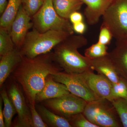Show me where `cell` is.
<instances>
[{
  "mask_svg": "<svg viewBox=\"0 0 127 127\" xmlns=\"http://www.w3.org/2000/svg\"><path fill=\"white\" fill-rule=\"evenodd\" d=\"M63 70L51 52L33 58L22 56L12 75L14 81L21 87L29 103L36 105V96L43 88L48 76Z\"/></svg>",
  "mask_w": 127,
  "mask_h": 127,
  "instance_id": "obj_1",
  "label": "cell"
},
{
  "mask_svg": "<svg viewBox=\"0 0 127 127\" xmlns=\"http://www.w3.org/2000/svg\"><path fill=\"white\" fill-rule=\"evenodd\" d=\"M87 43V40L83 36L72 34L54 48V58L64 71L79 74L93 71L89 58L81 55L78 51Z\"/></svg>",
  "mask_w": 127,
  "mask_h": 127,
  "instance_id": "obj_2",
  "label": "cell"
},
{
  "mask_svg": "<svg viewBox=\"0 0 127 127\" xmlns=\"http://www.w3.org/2000/svg\"><path fill=\"white\" fill-rule=\"evenodd\" d=\"M71 34L66 32L50 30L41 32L33 28L28 32L19 50L22 56L33 58L51 52Z\"/></svg>",
  "mask_w": 127,
  "mask_h": 127,
  "instance_id": "obj_3",
  "label": "cell"
},
{
  "mask_svg": "<svg viewBox=\"0 0 127 127\" xmlns=\"http://www.w3.org/2000/svg\"><path fill=\"white\" fill-rule=\"evenodd\" d=\"M32 18L34 29L40 32L54 30L66 32L71 35L74 33L70 20L62 17L55 10L53 0H45Z\"/></svg>",
  "mask_w": 127,
  "mask_h": 127,
  "instance_id": "obj_4",
  "label": "cell"
},
{
  "mask_svg": "<svg viewBox=\"0 0 127 127\" xmlns=\"http://www.w3.org/2000/svg\"><path fill=\"white\" fill-rule=\"evenodd\" d=\"M102 17L117 41L127 40V0H114Z\"/></svg>",
  "mask_w": 127,
  "mask_h": 127,
  "instance_id": "obj_5",
  "label": "cell"
},
{
  "mask_svg": "<svg viewBox=\"0 0 127 127\" xmlns=\"http://www.w3.org/2000/svg\"><path fill=\"white\" fill-rule=\"evenodd\" d=\"M116 112L109 101L100 99L88 102L82 113L98 127H120Z\"/></svg>",
  "mask_w": 127,
  "mask_h": 127,
  "instance_id": "obj_6",
  "label": "cell"
},
{
  "mask_svg": "<svg viewBox=\"0 0 127 127\" xmlns=\"http://www.w3.org/2000/svg\"><path fill=\"white\" fill-rule=\"evenodd\" d=\"M42 102L48 109L66 119L72 115L83 112L88 103L82 98L71 93Z\"/></svg>",
  "mask_w": 127,
  "mask_h": 127,
  "instance_id": "obj_7",
  "label": "cell"
},
{
  "mask_svg": "<svg viewBox=\"0 0 127 127\" xmlns=\"http://www.w3.org/2000/svg\"><path fill=\"white\" fill-rule=\"evenodd\" d=\"M19 84L15 81L9 87L8 94L14 104L17 116L13 123L15 127H34L31 113L29 104L19 87Z\"/></svg>",
  "mask_w": 127,
  "mask_h": 127,
  "instance_id": "obj_8",
  "label": "cell"
},
{
  "mask_svg": "<svg viewBox=\"0 0 127 127\" xmlns=\"http://www.w3.org/2000/svg\"><path fill=\"white\" fill-rule=\"evenodd\" d=\"M52 75L55 81L65 85L71 93L88 102L98 100L78 74L61 71Z\"/></svg>",
  "mask_w": 127,
  "mask_h": 127,
  "instance_id": "obj_9",
  "label": "cell"
},
{
  "mask_svg": "<svg viewBox=\"0 0 127 127\" xmlns=\"http://www.w3.org/2000/svg\"><path fill=\"white\" fill-rule=\"evenodd\" d=\"M93 71L78 74L98 100L110 101L112 99V83L103 75L95 74Z\"/></svg>",
  "mask_w": 127,
  "mask_h": 127,
  "instance_id": "obj_10",
  "label": "cell"
},
{
  "mask_svg": "<svg viewBox=\"0 0 127 127\" xmlns=\"http://www.w3.org/2000/svg\"><path fill=\"white\" fill-rule=\"evenodd\" d=\"M31 18L21 5L10 32L16 47L19 50L23 45L29 30L33 27Z\"/></svg>",
  "mask_w": 127,
  "mask_h": 127,
  "instance_id": "obj_11",
  "label": "cell"
},
{
  "mask_svg": "<svg viewBox=\"0 0 127 127\" xmlns=\"http://www.w3.org/2000/svg\"><path fill=\"white\" fill-rule=\"evenodd\" d=\"M70 93L65 85L55 81L52 75H50L46 79L43 88L36 96V103L60 97Z\"/></svg>",
  "mask_w": 127,
  "mask_h": 127,
  "instance_id": "obj_12",
  "label": "cell"
},
{
  "mask_svg": "<svg viewBox=\"0 0 127 127\" xmlns=\"http://www.w3.org/2000/svg\"><path fill=\"white\" fill-rule=\"evenodd\" d=\"M86 5L84 15L88 25H94L98 22L114 0H82Z\"/></svg>",
  "mask_w": 127,
  "mask_h": 127,
  "instance_id": "obj_13",
  "label": "cell"
},
{
  "mask_svg": "<svg viewBox=\"0 0 127 127\" xmlns=\"http://www.w3.org/2000/svg\"><path fill=\"white\" fill-rule=\"evenodd\" d=\"M20 50L15 48L2 56L0 61V87L14 72L22 60Z\"/></svg>",
  "mask_w": 127,
  "mask_h": 127,
  "instance_id": "obj_14",
  "label": "cell"
},
{
  "mask_svg": "<svg viewBox=\"0 0 127 127\" xmlns=\"http://www.w3.org/2000/svg\"><path fill=\"white\" fill-rule=\"evenodd\" d=\"M108 55L119 74L127 82V40L116 42Z\"/></svg>",
  "mask_w": 127,
  "mask_h": 127,
  "instance_id": "obj_15",
  "label": "cell"
},
{
  "mask_svg": "<svg viewBox=\"0 0 127 127\" xmlns=\"http://www.w3.org/2000/svg\"><path fill=\"white\" fill-rule=\"evenodd\" d=\"M108 55L96 59L89 58L90 64L93 71H96L98 74L103 75L112 84H115L118 82L122 77Z\"/></svg>",
  "mask_w": 127,
  "mask_h": 127,
  "instance_id": "obj_16",
  "label": "cell"
},
{
  "mask_svg": "<svg viewBox=\"0 0 127 127\" xmlns=\"http://www.w3.org/2000/svg\"><path fill=\"white\" fill-rule=\"evenodd\" d=\"M36 108L48 127H72L67 119L53 112L43 105H36Z\"/></svg>",
  "mask_w": 127,
  "mask_h": 127,
  "instance_id": "obj_17",
  "label": "cell"
},
{
  "mask_svg": "<svg viewBox=\"0 0 127 127\" xmlns=\"http://www.w3.org/2000/svg\"><path fill=\"white\" fill-rule=\"evenodd\" d=\"M53 2L58 14L68 20L71 14L79 10L84 4L82 0H53Z\"/></svg>",
  "mask_w": 127,
  "mask_h": 127,
  "instance_id": "obj_18",
  "label": "cell"
},
{
  "mask_svg": "<svg viewBox=\"0 0 127 127\" xmlns=\"http://www.w3.org/2000/svg\"><path fill=\"white\" fill-rule=\"evenodd\" d=\"M22 5V0H9L5 10L0 18V27L10 32L13 23Z\"/></svg>",
  "mask_w": 127,
  "mask_h": 127,
  "instance_id": "obj_19",
  "label": "cell"
},
{
  "mask_svg": "<svg viewBox=\"0 0 127 127\" xmlns=\"http://www.w3.org/2000/svg\"><path fill=\"white\" fill-rule=\"evenodd\" d=\"M1 97L4 104L3 110L5 127H11L12 125V118L17 113L14 104L7 93L5 88L2 89L0 92Z\"/></svg>",
  "mask_w": 127,
  "mask_h": 127,
  "instance_id": "obj_20",
  "label": "cell"
},
{
  "mask_svg": "<svg viewBox=\"0 0 127 127\" xmlns=\"http://www.w3.org/2000/svg\"><path fill=\"white\" fill-rule=\"evenodd\" d=\"M10 32L2 27H0V57L15 48Z\"/></svg>",
  "mask_w": 127,
  "mask_h": 127,
  "instance_id": "obj_21",
  "label": "cell"
},
{
  "mask_svg": "<svg viewBox=\"0 0 127 127\" xmlns=\"http://www.w3.org/2000/svg\"><path fill=\"white\" fill-rule=\"evenodd\" d=\"M110 102L119 116L123 126L127 127V99L117 98Z\"/></svg>",
  "mask_w": 127,
  "mask_h": 127,
  "instance_id": "obj_22",
  "label": "cell"
},
{
  "mask_svg": "<svg viewBox=\"0 0 127 127\" xmlns=\"http://www.w3.org/2000/svg\"><path fill=\"white\" fill-rule=\"evenodd\" d=\"M107 45L98 42L94 44L85 51V56L91 59H96L108 55Z\"/></svg>",
  "mask_w": 127,
  "mask_h": 127,
  "instance_id": "obj_23",
  "label": "cell"
},
{
  "mask_svg": "<svg viewBox=\"0 0 127 127\" xmlns=\"http://www.w3.org/2000/svg\"><path fill=\"white\" fill-rule=\"evenodd\" d=\"M66 119L72 127H98L90 122L82 113L72 115Z\"/></svg>",
  "mask_w": 127,
  "mask_h": 127,
  "instance_id": "obj_24",
  "label": "cell"
},
{
  "mask_svg": "<svg viewBox=\"0 0 127 127\" xmlns=\"http://www.w3.org/2000/svg\"><path fill=\"white\" fill-rule=\"evenodd\" d=\"M45 0H22V5L27 12L32 17L42 6Z\"/></svg>",
  "mask_w": 127,
  "mask_h": 127,
  "instance_id": "obj_25",
  "label": "cell"
},
{
  "mask_svg": "<svg viewBox=\"0 0 127 127\" xmlns=\"http://www.w3.org/2000/svg\"><path fill=\"white\" fill-rule=\"evenodd\" d=\"M112 84V100L117 98H123L127 99V81L122 77L118 82Z\"/></svg>",
  "mask_w": 127,
  "mask_h": 127,
  "instance_id": "obj_26",
  "label": "cell"
},
{
  "mask_svg": "<svg viewBox=\"0 0 127 127\" xmlns=\"http://www.w3.org/2000/svg\"><path fill=\"white\" fill-rule=\"evenodd\" d=\"M113 37L112 34L109 28L102 24L100 28L97 42L107 45L110 44Z\"/></svg>",
  "mask_w": 127,
  "mask_h": 127,
  "instance_id": "obj_27",
  "label": "cell"
},
{
  "mask_svg": "<svg viewBox=\"0 0 127 127\" xmlns=\"http://www.w3.org/2000/svg\"><path fill=\"white\" fill-rule=\"evenodd\" d=\"M29 106L31 113L34 127H48L36 110L35 105L29 103Z\"/></svg>",
  "mask_w": 127,
  "mask_h": 127,
  "instance_id": "obj_28",
  "label": "cell"
},
{
  "mask_svg": "<svg viewBox=\"0 0 127 127\" xmlns=\"http://www.w3.org/2000/svg\"><path fill=\"white\" fill-rule=\"evenodd\" d=\"M73 31L80 35L84 34L86 30V26L83 21L72 24Z\"/></svg>",
  "mask_w": 127,
  "mask_h": 127,
  "instance_id": "obj_29",
  "label": "cell"
},
{
  "mask_svg": "<svg viewBox=\"0 0 127 127\" xmlns=\"http://www.w3.org/2000/svg\"><path fill=\"white\" fill-rule=\"evenodd\" d=\"M83 17L81 13L78 11L74 12L71 14L69 20L72 24L83 21Z\"/></svg>",
  "mask_w": 127,
  "mask_h": 127,
  "instance_id": "obj_30",
  "label": "cell"
},
{
  "mask_svg": "<svg viewBox=\"0 0 127 127\" xmlns=\"http://www.w3.org/2000/svg\"><path fill=\"white\" fill-rule=\"evenodd\" d=\"M2 102L3 101L1 97L0 98V127H5L3 110L2 109Z\"/></svg>",
  "mask_w": 127,
  "mask_h": 127,
  "instance_id": "obj_31",
  "label": "cell"
},
{
  "mask_svg": "<svg viewBox=\"0 0 127 127\" xmlns=\"http://www.w3.org/2000/svg\"><path fill=\"white\" fill-rule=\"evenodd\" d=\"M8 2L7 0H0V14L1 15L4 11Z\"/></svg>",
  "mask_w": 127,
  "mask_h": 127,
  "instance_id": "obj_32",
  "label": "cell"
}]
</instances>
